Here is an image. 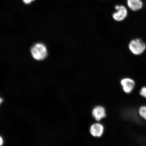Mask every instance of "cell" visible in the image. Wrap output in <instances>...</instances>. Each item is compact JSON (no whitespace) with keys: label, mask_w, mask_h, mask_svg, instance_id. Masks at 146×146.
<instances>
[{"label":"cell","mask_w":146,"mask_h":146,"mask_svg":"<svg viewBox=\"0 0 146 146\" xmlns=\"http://www.w3.org/2000/svg\"><path fill=\"white\" fill-rule=\"evenodd\" d=\"M139 113L140 116L146 120V106H142L139 109Z\"/></svg>","instance_id":"cell-8"},{"label":"cell","mask_w":146,"mask_h":146,"mask_svg":"<svg viewBox=\"0 0 146 146\" xmlns=\"http://www.w3.org/2000/svg\"><path fill=\"white\" fill-rule=\"evenodd\" d=\"M117 11L112 14V17L115 21L121 22L125 20L127 17V9L123 5H116L115 8Z\"/></svg>","instance_id":"cell-3"},{"label":"cell","mask_w":146,"mask_h":146,"mask_svg":"<svg viewBox=\"0 0 146 146\" xmlns=\"http://www.w3.org/2000/svg\"><path fill=\"white\" fill-rule=\"evenodd\" d=\"M129 50L133 54L138 56L143 54L146 49V44L140 38H136L132 40L128 45Z\"/></svg>","instance_id":"cell-1"},{"label":"cell","mask_w":146,"mask_h":146,"mask_svg":"<svg viewBox=\"0 0 146 146\" xmlns=\"http://www.w3.org/2000/svg\"><path fill=\"white\" fill-rule=\"evenodd\" d=\"M2 101V100L1 98H0V104H1V103Z\"/></svg>","instance_id":"cell-12"},{"label":"cell","mask_w":146,"mask_h":146,"mask_svg":"<svg viewBox=\"0 0 146 146\" xmlns=\"http://www.w3.org/2000/svg\"><path fill=\"white\" fill-rule=\"evenodd\" d=\"M92 115L93 117L97 121H100L102 119L106 116L105 110L103 107H96L93 110Z\"/></svg>","instance_id":"cell-5"},{"label":"cell","mask_w":146,"mask_h":146,"mask_svg":"<svg viewBox=\"0 0 146 146\" xmlns=\"http://www.w3.org/2000/svg\"><path fill=\"white\" fill-rule=\"evenodd\" d=\"M104 131L103 125L100 123H96L91 126L90 128L91 134L94 137H101L103 135Z\"/></svg>","instance_id":"cell-6"},{"label":"cell","mask_w":146,"mask_h":146,"mask_svg":"<svg viewBox=\"0 0 146 146\" xmlns=\"http://www.w3.org/2000/svg\"><path fill=\"white\" fill-rule=\"evenodd\" d=\"M3 140L1 137H0V146L1 145L3 144Z\"/></svg>","instance_id":"cell-11"},{"label":"cell","mask_w":146,"mask_h":146,"mask_svg":"<svg viewBox=\"0 0 146 146\" xmlns=\"http://www.w3.org/2000/svg\"><path fill=\"white\" fill-rule=\"evenodd\" d=\"M127 3L129 8L134 11L139 10L143 6L141 0H127Z\"/></svg>","instance_id":"cell-7"},{"label":"cell","mask_w":146,"mask_h":146,"mask_svg":"<svg viewBox=\"0 0 146 146\" xmlns=\"http://www.w3.org/2000/svg\"><path fill=\"white\" fill-rule=\"evenodd\" d=\"M140 94L141 96L146 98V87L142 88L140 90Z\"/></svg>","instance_id":"cell-9"},{"label":"cell","mask_w":146,"mask_h":146,"mask_svg":"<svg viewBox=\"0 0 146 146\" xmlns=\"http://www.w3.org/2000/svg\"><path fill=\"white\" fill-rule=\"evenodd\" d=\"M124 92L127 94L131 93L134 88L135 83L134 80L129 78H125L120 82Z\"/></svg>","instance_id":"cell-4"},{"label":"cell","mask_w":146,"mask_h":146,"mask_svg":"<svg viewBox=\"0 0 146 146\" xmlns=\"http://www.w3.org/2000/svg\"><path fill=\"white\" fill-rule=\"evenodd\" d=\"M31 52L33 57L37 60L44 59L47 54L46 47L42 43H37L35 45L32 47Z\"/></svg>","instance_id":"cell-2"},{"label":"cell","mask_w":146,"mask_h":146,"mask_svg":"<svg viewBox=\"0 0 146 146\" xmlns=\"http://www.w3.org/2000/svg\"><path fill=\"white\" fill-rule=\"evenodd\" d=\"M33 1H34V0H23V1L26 3H30Z\"/></svg>","instance_id":"cell-10"}]
</instances>
